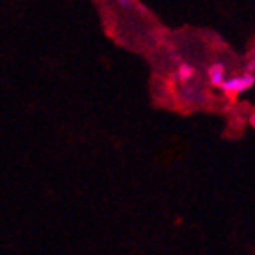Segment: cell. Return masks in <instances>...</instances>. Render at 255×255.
Returning a JSON list of instances; mask_svg holds the SVG:
<instances>
[{
  "mask_svg": "<svg viewBox=\"0 0 255 255\" xmlns=\"http://www.w3.org/2000/svg\"><path fill=\"white\" fill-rule=\"evenodd\" d=\"M245 73L255 74V49L250 53V58H248V64H246V67H245Z\"/></svg>",
  "mask_w": 255,
  "mask_h": 255,
  "instance_id": "4",
  "label": "cell"
},
{
  "mask_svg": "<svg viewBox=\"0 0 255 255\" xmlns=\"http://www.w3.org/2000/svg\"><path fill=\"white\" fill-rule=\"evenodd\" d=\"M255 84V74L252 73H243L239 76H232V78H226L225 84L221 85V91L226 96H237V94L245 93L248 89H252Z\"/></svg>",
  "mask_w": 255,
  "mask_h": 255,
  "instance_id": "1",
  "label": "cell"
},
{
  "mask_svg": "<svg viewBox=\"0 0 255 255\" xmlns=\"http://www.w3.org/2000/svg\"><path fill=\"white\" fill-rule=\"evenodd\" d=\"M196 76V69L192 67L190 64H181L177 67V78L181 80V82H188Z\"/></svg>",
  "mask_w": 255,
  "mask_h": 255,
  "instance_id": "3",
  "label": "cell"
},
{
  "mask_svg": "<svg viewBox=\"0 0 255 255\" xmlns=\"http://www.w3.org/2000/svg\"><path fill=\"white\" fill-rule=\"evenodd\" d=\"M208 78H210V84L216 85V87H221L226 80V67L221 62H216L208 67Z\"/></svg>",
  "mask_w": 255,
  "mask_h": 255,
  "instance_id": "2",
  "label": "cell"
},
{
  "mask_svg": "<svg viewBox=\"0 0 255 255\" xmlns=\"http://www.w3.org/2000/svg\"><path fill=\"white\" fill-rule=\"evenodd\" d=\"M250 123H252V127L255 128V113H254V114H252V116H250Z\"/></svg>",
  "mask_w": 255,
  "mask_h": 255,
  "instance_id": "5",
  "label": "cell"
}]
</instances>
